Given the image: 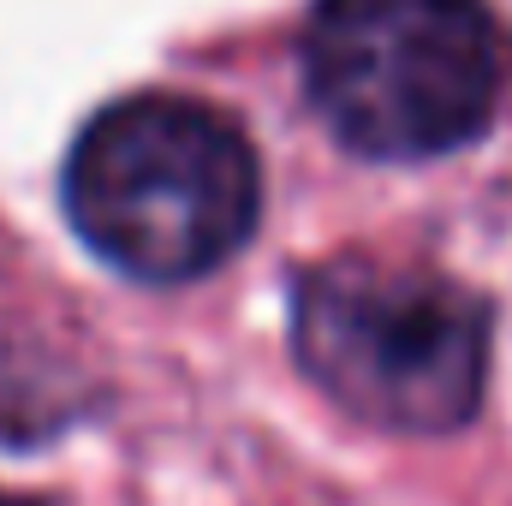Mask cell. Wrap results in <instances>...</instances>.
I'll return each mask as SVG.
<instances>
[{
	"mask_svg": "<svg viewBox=\"0 0 512 506\" xmlns=\"http://www.w3.org/2000/svg\"><path fill=\"white\" fill-rule=\"evenodd\" d=\"M0 506H48L42 495H12V489H0Z\"/></svg>",
	"mask_w": 512,
	"mask_h": 506,
	"instance_id": "4",
	"label": "cell"
},
{
	"mask_svg": "<svg viewBox=\"0 0 512 506\" xmlns=\"http://www.w3.org/2000/svg\"><path fill=\"white\" fill-rule=\"evenodd\" d=\"M489 304L411 262L328 256L292 280V358L322 399L387 435L465 429L489 387Z\"/></svg>",
	"mask_w": 512,
	"mask_h": 506,
	"instance_id": "3",
	"label": "cell"
},
{
	"mask_svg": "<svg viewBox=\"0 0 512 506\" xmlns=\"http://www.w3.org/2000/svg\"><path fill=\"white\" fill-rule=\"evenodd\" d=\"M316 120L364 161H435L495 126L507 36L489 0H316L298 36Z\"/></svg>",
	"mask_w": 512,
	"mask_h": 506,
	"instance_id": "2",
	"label": "cell"
},
{
	"mask_svg": "<svg viewBox=\"0 0 512 506\" xmlns=\"http://www.w3.org/2000/svg\"><path fill=\"white\" fill-rule=\"evenodd\" d=\"M60 203L72 233L126 280L185 286L245 251L262 215V161L215 102L137 90L72 137Z\"/></svg>",
	"mask_w": 512,
	"mask_h": 506,
	"instance_id": "1",
	"label": "cell"
}]
</instances>
